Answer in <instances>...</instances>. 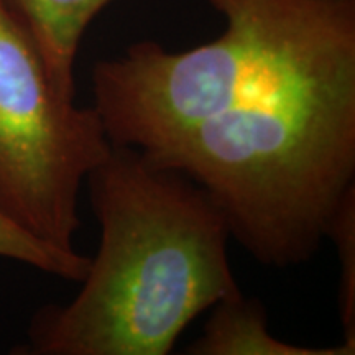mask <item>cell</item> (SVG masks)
Here are the masks:
<instances>
[{"label":"cell","mask_w":355,"mask_h":355,"mask_svg":"<svg viewBox=\"0 0 355 355\" xmlns=\"http://www.w3.org/2000/svg\"><path fill=\"white\" fill-rule=\"evenodd\" d=\"M86 183L97 254L76 298L40 309L17 354H170L199 314L241 293L224 216L201 186L130 146H112Z\"/></svg>","instance_id":"6da1fadb"},{"label":"cell","mask_w":355,"mask_h":355,"mask_svg":"<svg viewBox=\"0 0 355 355\" xmlns=\"http://www.w3.org/2000/svg\"><path fill=\"white\" fill-rule=\"evenodd\" d=\"M141 153L201 186L261 265L304 263L355 189V37Z\"/></svg>","instance_id":"7a4b0ae2"},{"label":"cell","mask_w":355,"mask_h":355,"mask_svg":"<svg viewBox=\"0 0 355 355\" xmlns=\"http://www.w3.org/2000/svg\"><path fill=\"white\" fill-rule=\"evenodd\" d=\"M209 3L225 19L212 42L178 53L139 42L96 64L92 107L114 146L157 148L355 37V0Z\"/></svg>","instance_id":"3957f363"},{"label":"cell","mask_w":355,"mask_h":355,"mask_svg":"<svg viewBox=\"0 0 355 355\" xmlns=\"http://www.w3.org/2000/svg\"><path fill=\"white\" fill-rule=\"evenodd\" d=\"M112 146L92 105L58 92L28 28L0 0V207L42 241L74 248L79 194Z\"/></svg>","instance_id":"277c9868"},{"label":"cell","mask_w":355,"mask_h":355,"mask_svg":"<svg viewBox=\"0 0 355 355\" xmlns=\"http://www.w3.org/2000/svg\"><path fill=\"white\" fill-rule=\"evenodd\" d=\"M114 0H8L20 17L61 96L76 101L74 66L89 25Z\"/></svg>","instance_id":"5b68a950"},{"label":"cell","mask_w":355,"mask_h":355,"mask_svg":"<svg viewBox=\"0 0 355 355\" xmlns=\"http://www.w3.org/2000/svg\"><path fill=\"white\" fill-rule=\"evenodd\" d=\"M191 355H354L355 347H306L278 339L270 332L268 314L257 298L239 295L211 308L202 334L184 350Z\"/></svg>","instance_id":"8992f818"},{"label":"cell","mask_w":355,"mask_h":355,"mask_svg":"<svg viewBox=\"0 0 355 355\" xmlns=\"http://www.w3.org/2000/svg\"><path fill=\"white\" fill-rule=\"evenodd\" d=\"M0 259L13 260L38 272L68 282L81 283L91 263V257L76 248H61L42 241L17 224L0 207Z\"/></svg>","instance_id":"52a82bcc"},{"label":"cell","mask_w":355,"mask_h":355,"mask_svg":"<svg viewBox=\"0 0 355 355\" xmlns=\"http://www.w3.org/2000/svg\"><path fill=\"white\" fill-rule=\"evenodd\" d=\"M327 239L334 242L339 260L337 308L344 331L343 343L355 347V189L340 204Z\"/></svg>","instance_id":"ba28073f"}]
</instances>
